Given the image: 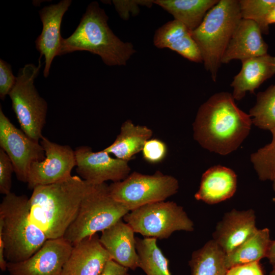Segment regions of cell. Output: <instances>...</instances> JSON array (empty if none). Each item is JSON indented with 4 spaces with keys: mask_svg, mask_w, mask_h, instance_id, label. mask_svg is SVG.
<instances>
[{
    "mask_svg": "<svg viewBox=\"0 0 275 275\" xmlns=\"http://www.w3.org/2000/svg\"><path fill=\"white\" fill-rule=\"evenodd\" d=\"M17 77L12 73L11 65L2 59L0 60V98L4 100L6 95L14 86Z\"/></svg>",
    "mask_w": 275,
    "mask_h": 275,
    "instance_id": "obj_32",
    "label": "cell"
},
{
    "mask_svg": "<svg viewBox=\"0 0 275 275\" xmlns=\"http://www.w3.org/2000/svg\"><path fill=\"white\" fill-rule=\"evenodd\" d=\"M219 0H157L155 3L171 14L190 31L197 28Z\"/></svg>",
    "mask_w": 275,
    "mask_h": 275,
    "instance_id": "obj_23",
    "label": "cell"
},
{
    "mask_svg": "<svg viewBox=\"0 0 275 275\" xmlns=\"http://www.w3.org/2000/svg\"><path fill=\"white\" fill-rule=\"evenodd\" d=\"M123 219L135 233L157 239H167L176 231L194 230V224L183 208L173 201L144 205L128 212Z\"/></svg>",
    "mask_w": 275,
    "mask_h": 275,
    "instance_id": "obj_8",
    "label": "cell"
},
{
    "mask_svg": "<svg viewBox=\"0 0 275 275\" xmlns=\"http://www.w3.org/2000/svg\"><path fill=\"white\" fill-rule=\"evenodd\" d=\"M41 57L37 66L28 64L20 69L16 82L9 94L21 129L37 142L43 137L47 112V103L34 84L41 68Z\"/></svg>",
    "mask_w": 275,
    "mask_h": 275,
    "instance_id": "obj_7",
    "label": "cell"
},
{
    "mask_svg": "<svg viewBox=\"0 0 275 275\" xmlns=\"http://www.w3.org/2000/svg\"><path fill=\"white\" fill-rule=\"evenodd\" d=\"M256 215L252 209H233L225 213L217 224L212 239L228 254L252 236L258 229Z\"/></svg>",
    "mask_w": 275,
    "mask_h": 275,
    "instance_id": "obj_15",
    "label": "cell"
},
{
    "mask_svg": "<svg viewBox=\"0 0 275 275\" xmlns=\"http://www.w3.org/2000/svg\"><path fill=\"white\" fill-rule=\"evenodd\" d=\"M242 19L256 22L262 34L269 33V25L266 18L271 9L275 5V0H239Z\"/></svg>",
    "mask_w": 275,
    "mask_h": 275,
    "instance_id": "obj_29",
    "label": "cell"
},
{
    "mask_svg": "<svg viewBox=\"0 0 275 275\" xmlns=\"http://www.w3.org/2000/svg\"><path fill=\"white\" fill-rule=\"evenodd\" d=\"M226 275H265L260 261L240 264L228 268Z\"/></svg>",
    "mask_w": 275,
    "mask_h": 275,
    "instance_id": "obj_33",
    "label": "cell"
},
{
    "mask_svg": "<svg viewBox=\"0 0 275 275\" xmlns=\"http://www.w3.org/2000/svg\"><path fill=\"white\" fill-rule=\"evenodd\" d=\"M0 236L7 262L23 261L37 252L48 239L32 221L29 198L10 193L0 204Z\"/></svg>",
    "mask_w": 275,
    "mask_h": 275,
    "instance_id": "obj_4",
    "label": "cell"
},
{
    "mask_svg": "<svg viewBox=\"0 0 275 275\" xmlns=\"http://www.w3.org/2000/svg\"><path fill=\"white\" fill-rule=\"evenodd\" d=\"M14 167L8 155L0 149V193L6 195L11 193L12 175Z\"/></svg>",
    "mask_w": 275,
    "mask_h": 275,
    "instance_id": "obj_31",
    "label": "cell"
},
{
    "mask_svg": "<svg viewBox=\"0 0 275 275\" xmlns=\"http://www.w3.org/2000/svg\"><path fill=\"white\" fill-rule=\"evenodd\" d=\"M126 275H130V274H129L128 273H127Z\"/></svg>",
    "mask_w": 275,
    "mask_h": 275,
    "instance_id": "obj_39",
    "label": "cell"
},
{
    "mask_svg": "<svg viewBox=\"0 0 275 275\" xmlns=\"http://www.w3.org/2000/svg\"><path fill=\"white\" fill-rule=\"evenodd\" d=\"M179 182L174 177L156 171L152 175L134 172L122 181L108 185L111 196L129 211L160 201L176 194Z\"/></svg>",
    "mask_w": 275,
    "mask_h": 275,
    "instance_id": "obj_9",
    "label": "cell"
},
{
    "mask_svg": "<svg viewBox=\"0 0 275 275\" xmlns=\"http://www.w3.org/2000/svg\"><path fill=\"white\" fill-rule=\"evenodd\" d=\"M108 19L97 2L90 3L73 33L63 39L59 56L88 51L99 56L107 65H125L135 50L131 43L122 41L113 33Z\"/></svg>",
    "mask_w": 275,
    "mask_h": 275,
    "instance_id": "obj_3",
    "label": "cell"
},
{
    "mask_svg": "<svg viewBox=\"0 0 275 275\" xmlns=\"http://www.w3.org/2000/svg\"><path fill=\"white\" fill-rule=\"evenodd\" d=\"M153 42L158 48H169L189 61L202 62L191 31L178 20L169 21L159 28L155 33Z\"/></svg>",
    "mask_w": 275,
    "mask_h": 275,
    "instance_id": "obj_21",
    "label": "cell"
},
{
    "mask_svg": "<svg viewBox=\"0 0 275 275\" xmlns=\"http://www.w3.org/2000/svg\"><path fill=\"white\" fill-rule=\"evenodd\" d=\"M71 2V0H62L57 4L44 7L39 11L43 28L35 45L41 56L45 58L43 75L45 77L49 75L54 58L59 56L63 39L61 35L62 20Z\"/></svg>",
    "mask_w": 275,
    "mask_h": 275,
    "instance_id": "obj_14",
    "label": "cell"
},
{
    "mask_svg": "<svg viewBox=\"0 0 275 275\" xmlns=\"http://www.w3.org/2000/svg\"><path fill=\"white\" fill-rule=\"evenodd\" d=\"M225 253L212 239L195 251L189 261L191 275H226Z\"/></svg>",
    "mask_w": 275,
    "mask_h": 275,
    "instance_id": "obj_25",
    "label": "cell"
},
{
    "mask_svg": "<svg viewBox=\"0 0 275 275\" xmlns=\"http://www.w3.org/2000/svg\"><path fill=\"white\" fill-rule=\"evenodd\" d=\"M242 19L237 0H219L191 31L202 62L215 81L222 59L232 36Z\"/></svg>",
    "mask_w": 275,
    "mask_h": 275,
    "instance_id": "obj_5",
    "label": "cell"
},
{
    "mask_svg": "<svg viewBox=\"0 0 275 275\" xmlns=\"http://www.w3.org/2000/svg\"><path fill=\"white\" fill-rule=\"evenodd\" d=\"M252 124L250 115L237 106L232 94L218 92L199 107L193 124L194 138L204 148L225 155L239 147Z\"/></svg>",
    "mask_w": 275,
    "mask_h": 275,
    "instance_id": "obj_1",
    "label": "cell"
},
{
    "mask_svg": "<svg viewBox=\"0 0 275 275\" xmlns=\"http://www.w3.org/2000/svg\"><path fill=\"white\" fill-rule=\"evenodd\" d=\"M76 171L83 180L93 184H100L106 181L116 182L125 179L130 168L128 161L113 158L103 150L93 151L87 146L74 150Z\"/></svg>",
    "mask_w": 275,
    "mask_h": 275,
    "instance_id": "obj_12",
    "label": "cell"
},
{
    "mask_svg": "<svg viewBox=\"0 0 275 275\" xmlns=\"http://www.w3.org/2000/svg\"><path fill=\"white\" fill-rule=\"evenodd\" d=\"M111 259L96 234L73 246L61 275H100Z\"/></svg>",
    "mask_w": 275,
    "mask_h": 275,
    "instance_id": "obj_16",
    "label": "cell"
},
{
    "mask_svg": "<svg viewBox=\"0 0 275 275\" xmlns=\"http://www.w3.org/2000/svg\"><path fill=\"white\" fill-rule=\"evenodd\" d=\"M139 267L146 275H172L169 260L163 255L154 238L135 237Z\"/></svg>",
    "mask_w": 275,
    "mask_h": 275,
    "instance_id": "obj_26",
    "label": "cell"
},
{
    "mask_svg": "<svg viewBox=\"0 0 275 275\" xmlns=\"http://www.w3.org/2000/svg\"><path fill=\"white\" fill-rule=\"evenodd\" d=\"M271 242L269 229H258L232 252L226 254L225 263L227 269L237 265L260 261L266 258Z\"/></svg>",
    "mask_w": 275,
    "mask_h": 275,
    "instance_id": "obj_24",
    "label": "cell"
},
{
    "mask_svg": "<svg viewBox=\"0 0 275 275\" xmlns=\"http://www.w3.org/2000/svg\"><path fill=\"white\" fill-rule=\"evenodd\" d=\"M73 245L64 237L48 239L31 257L21 262L7 263L9 275H61Z\"/></svg>",
    "mask_w": 275,
    "mask_h": 275,
    "instance_id": "obj_13",
    "label": "cell"
},
{
    "mask_svg": "<svg viewBox=\"0 0 275 275\" xmlns=\"http://www.w3.org/2000/svg\"><path fill=\"white\" fill-rule=\"evenodd\" d=\"M152 135V130L146 126L136 125L128 120L122 124L120 133L114 142L103 150L118 159L128 161L142 151Z\"/></svg>",
    "mask_w": 275,
    "mask_h": 275,
    "instance_id": "obj_22",
    "label": "cell"
},
{
    "mask_svg": "<svg viewBox=\"0 0 275 275\" xmlns=\"http://www.w3.org/2000/svg\"><path fill=\"white\" fill-rule=\"evenodd\" d=\"M166 144L157 139H150L145 144L142 150L143 158L150 163L161 162L167 154Z\"/></svg>",
    "mask_w": 275,
    "mask_h": 275,
    "instance_id": "obj_30",
    "label": "cell"
},
{
    "mask_svg": "<svg viewBox=\"0 0 275 275\" xmlns=\"http://www.w3.org/2000/svg\"><path fill=\"white\" fill-rule=\"evenodd\" d=\"M237 188V176L228 168L212 167L202 175L195 198L208 204H215L231 198Z\"/></svg>",
    "mask_w": 275,
    "mask_h": 275,
    "instance_id": "obj_20",
    "label": "cell"
},
{
    "mask_svg": "<svg viewBox=\"0 0 275 275\" xmlns=\"http://www.w3.org/2000/svg\"><path fill=\"white\" fill-rule=\"evenodd\" d=\"M0 147L12 161L17 179L27 183L31 164L45 158L40 142L14 126L0 107Z\"/></svg>",
    "mask_w": 275,
    "mask_h": 275,
    "instance_id": "obj_10",
    "label": "cell"
},
{
    "mask_svg": "<svg viewBox=\"0 0 275 275\" xmlns=\"http://www.w3.org/2000/svg\"><path fill=\"white\" fill-rule=\"evenodd\" d=\"M240 71L233 78L231 86L232 95L239 101L246 92L254 93L265 80L275 75V56L266 54L241 62Z\"/></svg>",
    "mask_w": 275,
    "mask_h": 275,
    "instance_id": "obj_19",
    "label": "cell"
},
{
    "mask_svg": "<svg viewBox=\"0 0 275 275\" xmlns=\"http://www.w3.org/2000/svg\"><path fill=\"white\" fill-rule=\"evenodd\" d=\"M40 143L45 156L43 160L34 162L31 166L27 182L31 189L69 178L76 166L74 150L69 145L58 144L43 136Z\"/></svg>",
    "mask_w": 275,
    "mask_h": 275,
    "instance_id": "obj_11",
    "label": "cell"
},
{
    "mask_svg": "<svg viewBox=\"0 0 275 275\" xmlns=\"http://www.w3.org/2000/svg\"><path fill=\"white\" fill-rule=\"evenodd\" d=\"M271 142L251 155L258 177L262 181H273L275 178V128L270 130Z\"/></svg>",
    "mask_w": 275,
    "mask_h": 275,
    "instance_id": "obj_28",
    "label": "cell"
},
{
    "mask_svg": "<svg viewBox=\"0 0 275 275\" xmlns=\"http://www.w3.org/2000/svg\"><path fill=\"white\" fill-rule=\"evenodd\" d=\"M249 115L253 117V124L258 128L269 130L275 128V84L257 94Z\"/></svg>",
    "mask_w": 275,
    "mask_h": 275,
    "instance_id": "obj_27",
    "label": "cell"
},
{
    "mask_svg": "<svg viewBox=\"0 0 275 275\" xmlns=\"http://www.w3.org/2000/svg\"><path fill=\"white\" fill-rule=\"evenodd\" d=\"M266 258L272 266L275 265V240H271Z\"/></svg>",
    "mask_w": 275,
    "mask_h": 275,
    "instance_id": "obj_35",
    "label": "cell"
},
{
    "mask_svg": "<svg viewBox=\"0 0 275 275\" xmlns=\"http://www.w3.org/2000/svg\"><path fill=\"white\" fill-rule=\"evenodd\" d=\"M269 275H275V265L272 266V269L270 271Z\"/></svg>",
    "mask_w": 275,
    "mask_h": 275,
    "instance_id": "obj_37",
    "label": "cell"
},
{
    "mask_svg": "<svg viewBox=\"0 0 275 275\" xmlns=\"http://www.w3.org/2000/svg\"><path fill=\"white\" fill-rule=\"evenodd\" d=\"M132 228L122 219L101 232L99 240L111 259L131 270L139 267L136 239Z\"/></svg>",
    "mask_w": 275,
    "mask_h": 275,
    "instance_id": "obj_18",
    "label": "cell"
},
{
    "mask_svg": "<svg viewBox=\"0 0 275 275\" xmlns=\"http://www.w3.org/2000/svg\"><path fill=\"white\" fill-rule=\"evenodd\" d=\"M128 270V268L111 259L106 263L100 275H126Z\"/></svg>",
    "mask_w": 275,
    "mask_h": 275,
    "instance_id": "obj_34",
    "label": "cell"
},
{
    "mask_svg": "<svg viewBox=\"0 0 275 275\" xmlns=\"http://www.w3.org/2000/svg\"><path fill=\"white\" fill-rule=\"evenodd\" d=\"M129 211L110 195L105 183L95 184L80 204L77 215L63 237L73 246L109 228Z\"/></svg>",
    "mask_w": 275,
    "mask_h": 275,
    "instance_id": "obj_6",
    "label": "cell"
},
{
    "mask_svg": "<svg viewBox=\"0 0 275 275\" xmlns=\"http://www.w3.org/2000/svg\"><path fill=\"white\" fill-rule=\"evenodd\" d=\"M272 188L273 190L275 191V178L272 181Z\"/></svg>",
    "mask_w": 275,
    "mask_h": 275,
    "instance_id": "obj_38",
    "label": "cell"
},
{
    "mask_svg": "<svg viewBox=\"0 0 275 275\" xmlns=\"http://www.w3.org/2000/svg\"><path fill=\"white\" fill-rule=\"evenodd\" d=\"M94 185L74 175L36 187L29 198L32 221L48 239L63 237L76 217L84 198Z\"/></svg>",
    "mask_w": 275,
    "mask_h": 275,
    "instance_id": "obj_2",
    "label": "cell"
},
{
    "mask_svg": "<svg viewBox=\"0 0 275 275\" xmlns=\"http://www.w3.org/2000/svg\"><path fill=\"white\" fill-rule=\"evenodd\" d=\"M256 22L242 18L225 50L222 63L227 64L233 60L242 62L267 54L268 46Z\"/></svg>",
    "mask_w": 275,
    "mask_h": 275,
    "instance_id": "obj_17",
    "label": "cell"
},
{
    "mask_svg": "<svg viewBox=\"0 0 275 275\" xmlns=\"http://www.w3.org/2000/svg\"><path fill=\"white\" fill-rule=\"evenodd\" d=\"M266 22L268 25L275 23V5L271 9L266 18Z\"/></svg>",
    "mask_w": 275,
    "mask_h": 275,
    "instance_id": "obj_36",
    "label": "cell"
}]
</instances>
